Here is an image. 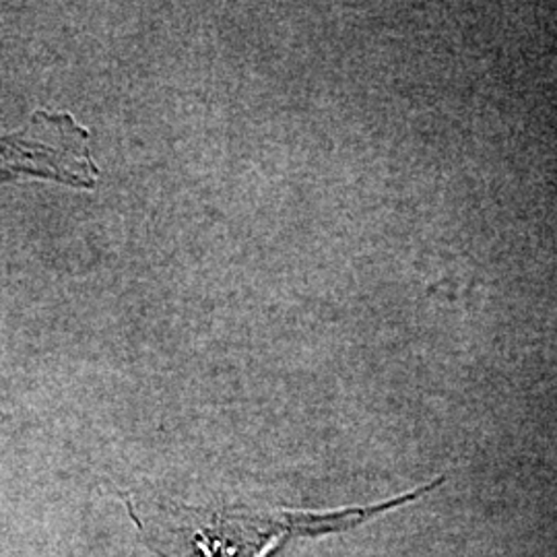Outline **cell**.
Listing matches in <instances>:
<instances>
[{
    "label": "cell",
    "mask_w": 557,
    "mask_h": 557,
    "mask_svg": "<svg viewBox=\"0 0 557 557\" xmlns=\"http://www.w3.org/2000/svg\"><path fill=\"white\" fill-rule=\"evenodd\" d=\"M444 481L440 478L400 498L337 512L135 499H128L126 508L143 543L158 557H264L273 545L287 539L320 537L356 529L370 518L430 494Z\"/></svg>",
    "instance_id": "cell-1"
}]
</instances>
